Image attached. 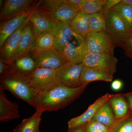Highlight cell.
I'll use <instances>...</instances> for the list:
<instances>
[{
  "mask_svg": "<svg viewBox=\"0 0 132 132\" xmlns=\"http://www.w3.org/2000/svg\"><path fill=\"white\" fill-rule=\"evenodd\" d=\"M87 85L70 88L59 84L49 92L39 94L36 101V111H56L64 108L79 98Z\"/></svg>",
  "mask_w": 132,
  "mask_h": 132,
  "instance_id": "6da1fadb",
  "label": "cell"
},
{
  "mask_svg": "<svg viewBox=\"0 0 132 132\" xmlns=\"http://www.w3.org/2000/svg\"><path fill=\"white\" fill-rule=\"evenodd\" d=\"M5 90L35 108L39 93L31 85L28 77L19 73L12 68L0 76V90Z\"/></svg>",
  "mask_w": 132,
  "mask_h": 132,
  "instance_id": "7a4b0ae2",
  "label": "cell"
},
{
  "mask_svg": "<svg viewBox=\"0 0 132 132\" xmlns=\"http://www.w3.org/2000/svg\"><path fill=\"white\" fill-rule=\"evenodd\" d=\"M86 39L87 53L114 55L117 45L114 39L106 31L89 32Z\"/></svg>",
  "mask_w": 132,
  "mask_h": 132,
  "instance_id": "3957f363",
  "label": "cell"
},
{
  "mask_svg": "<svg viewBox=\"0 0 132 132\" xmlns=\"http://www.w3.org/2000/svg\"><path fill=\"white\" fill-rule=\"evenodd\" d=\"M28 78L39 94L49 92L59 85L55 69L38 68Z\"/></svg>",
  "mask_w": 132,
  "mask_h": 132,
  "instance_id": "277c9868",
  "label": "cell"
},
{
  "mask_svg": "<svg viewBox=\"0 0 132 132\" xmlns=\"http://www.w3.org/2000/svg\"><path fill=\"white\" fill-rule=\"evenodd\" d=\"M83 67L82 63L74 64L68 62L57 68L56 77L59 84L70 88L82 86L80 76Z\"/></svg>",
  "mask_w": 132,
  "mask_h": 132,
  "instance_id": "5b68a950",
  "label": "cell"
},
{
  "mask_svg": "<svg viewBox=\"0 0 132 132\" xmlns=\"http://www.w3.org/2000/svg\"><path fill=\"white\" fill-rule=\"evenodd\" d=\"M38 1L32 0H6L4 1L0 12L1 22L6 21L30 12L38 5Z\"/></svg>",
  "mask_w": 132,
  "mask_h": 132,
  "instance_id": "8992f818",
  "label": "cell"
},
{
  "mask_svg": "<svg viewBox=\"0 0 132 132\" xmlns=\"http://www.w3.org/2000/svg\"><path fill=\"white\" fill-rule=\"evenodd\" d=\"M37 68L57 69L68 62L63 55L55 48L42 51L35 52L31 55Z\"/></svg>",
  "mask_w": 132,
  "mask_h": 132,
  "instance_id": "52a82bcc",
  "label": "cell"
},
{
  "mask_svg": "<svg viewBox=\"0 0 132 132\" xmlns=\"http://www.w3.org/2000/svg\"><path fill=\"white\" fill-rule=\"evenodd\" d=\"M118 60L114 55L87 53L83 58V67L105 69L113 75L116 72Z\"/></svg>",
  "mask_w": 132,
  "mask_h": 132,
  "instance_id": "ba28073f",
  "label": "cell"
},
{
  "mask_svg": "<svg viewBox=\"0 0 132 132\" xmlns=\"http://www.w3.org/2000/svg\"><path fill=\"white\" fill-rule=\"evenodd\" d=\"M86 53V38L75 34L73 39L64 48L62 54L68 62L79 64L82 63Z\"/></svg>",
  "mask_w": 132,
  "mask_h": 132,
  "instance_id": "9c48e42d",
  "label": "cell"
},
{
  "mask_svg": "<svg viewBox=\"0 0 132 132\" xmlns=\"http://www.w3.org/2000/svg\"><path fill=\"white\" fill-rule=\"evenodd\" d=\"M35 38L32 23L29 19L22 32L19 44L12 60L31 55L35 52Z\"/></svg>",
  "mask_w": 132,
  "mask_h": 132,
  "instance_id": "30bf717a",
  "label": "cell"
},
{
  "mask_svg": "<svg viewBox=\"0 0 132 132\" xmlns=\"http://www.w3.org/2000/svg\"><path fill=\"white\" fill-rule=\"evenodd\" d=\"M106 15V31L114 39L115 42L131 33L121 17L113 8Z\"/></svg>",
  "mask_w": 132,
  "mask_h": 132,
  "instance_id": "8fae6325",
  "label": "cell"
},
{
  "mask_svg": "<svg viewBox=\"0 0 132 132\" xmlns=\"http://www.w3.org/2000/svg\"><path fill=\"white\" fill-rule=\"evenodd\" d=\"M109 96L110 94H106L100 97L90 105L84 113L70 119L68 122V129L84 126L90 122L98 110L108 101Z\"/></svg>",
  "mask_w": 132,
  "mask_h": 132,
  "instance_id": "7c38bea8",
  "label": "cell"
},
{
  "mask_svg": "<svg viewBox=\"0 0 132 132\" xmlns=\"http://www.w3.org/2000/svg\"><path fill=\"white\" fill-rule=\"evenodd\" d=\"M81 9L80 7L70 5L66 0L64 4L54 11L42 13L52 20L71 25Z\"/></svg>",
  "mask_w": 132,
  "mask_h": 132,
  "instance_id": "4fadbf2b",
  "label": "cell"
},
{
  "mask_svg": "<svg viewBox=\"0 0 132 132\" xmlns=\"http://www.w3.org/2000/svg\"><path fill=\"white\" fill-rule=\"evenodd\" d=\"M51 32L54 35V47L62 54L64 48L75 35L71 25L56 21Z\"/></svg>",
  "mask_w": 132,
  "mask_h": 132,
  "instance_id": "5bb4252c",
  "label": "cell"
},
{
  "mask_svg": "<svg viewBox=\"0 0 132 132\" xmlns=\"http://www.w3.org/2000/svg\"><path fill=\"white\" fill-rule=\"evenodd\" d=\"M29 20L32 26L35 39L41 33L51 32L56 23V21L52 20L43 14L37 6L31 13Z\"/></svg>",
  "mask_w": 132,
  "mask_h": 132,
  "instance_id": "9a60e30c",
  "label": "cell"
},
{
  "mask_svg": "<svg viewBox=\"0 0 132 132\" xmlns=\"http://www.w3.org/2000/svg\"><path fill=\"white\" fill-rule=\"evenodd\" d=\"M29 18L24 22L17 30L12 33L1 47V58L5 61L10 62L13 59L22 32Z\"/></svg>",
  "mask_w": 132,
  "mask_h": 132,
  "instance_id": "2e32d148",
  "label": "cell"
},
{
  "mask_svg": "<svg viewBox=\"0 0 132 132\" xmlns=\"http://www.w3.org/2000/svg\"><path fill=\"white\" fill-rule=\"evenodd\" d=\"M34 10L15 16L8 20L1 22L0 24L1 47L9 36L17 30L24 22L29 18Z\"/></svg>",
  "mask_w": 132,
  "mask_h": 132,
  "instance_id": "e0dca14e",
  "label": "cell"
},
{
  "mask_svg": "<svg viewBox=\"0 0 132 132\" xmlns=\"http://www.w3.org/2000/svg\"><path fill=\"white\" fill-rule=\"evenodd\" d=\"M113 78V75L107 70L93 67H83L80 76L82 85H86L97 81L111 82Z\"/></svg>",
  "mask_w": 132,
  "mask_h": 132,
  "instance_id": "ac0fdd59",
  "label": "cell"
},
{
  "mask_svg": "<svg viewBox=\"0 0 132 132\" xmlns=\"http://www.w3.org/2000/svg\"><path fill=\"white\" fill-rule=\"evenodd\" d=\"M17 103L10 101L4 91L0 90V121L5 122L20 118Z\"/></svg>",
  "mask_w": 132,
  "mask_h": 132,
  "instance_id": "d6986e66",
  "label": "cell"
},
{
  "mask_svg": "<svg viewBox=\"0 0 132 132\" xmlns=\"http://www.w3.org/2000/svg\"><path fill=\"white\" fill-rule=\"evenodd\" d=\"M108 102L112 108L116 121L120 120L131 113L124 94H110Z\"/></svg>",
  "mask_w": 132,
  "mask_h": 132,
  "instance_id": "ffe728a7",
  "label": "cell"
},
{
  "mask_svg": "<svg viewBox=\"0 0 132 132\" xmlns=\"http://www.w3.org/2000/svg\"><path fill=\"white\" fill-rule=\"evenodd\" d=\"M9 62L14 70L28 77L38 68L36 62L31 55L16 58Z\"/></svg>",
  "mask_w": 132,
  "mask_h": 132,
  "instance_id": "44dd1931",
  "label": "cell"
},
{
  "mask_svg": "<svg viewBox=\"0 0 132 132\" xmlns=\"http://www.w3.org/2000/svg\"><path fill=\"white\" fill-rule=\"evenodd\" d=\"M92 121L102 123L112 129L116 123L114 114L108 101L100 108Z\"/></svg>",
  "mask_w": 132,
  "mask_h": 132,
  "instance_id": "7402d4cb",
  "label": "cell"
},
{
  "mask_svg": "<svg viewBox=\"0 0 132 132\" xmlns=\"http://www.w3.org/2000/svg\"><path fill=\"white\" fill-rule=\"evenodd\" d=\"M90 15L81 9L71 24L73 32L86 38L89 32V19Z\"/></svg>",
  "mask_w": 132,
  "mask_h": 132,
  "instance_id": "603a6c76",
  "label": "cell"
},
{
  "mask_svg": "<svg viewBox=\"0 0 132 132\" xmlns=\"http://www.w3.org/2000/svg\"><path fill=\"white\" fill-rule=\"evenodd\" d=\"M42 113L36 111L31 117L24 119L14 130L16 132H40L39 127Z\"/></svg>",
  "mask_w": 132,
  "mask_h": 132,
  "instance_id": "cb8c5ba5",
  "label": "cell"
},
{
  "mask_svg": "<svg viewBox=\"0 0 132 132\" xmlns=\"http://www.w3.org/2000/svg\"><path fill=\"white\" fill-rule=\"evenodd\" d=\"M89 32L106 31V15L102 10L101 12L90 15L89 19Z\"/></svg>",
  "mask_w": 132,
  "mask_h": 132,
  "instance_id": "d4e9b609",
  "label": "cell"
},
{
  "mask_svg": "<svg viewBox=\"0 0 132 132\" xmlns=\"http://www.w3.org/2000/svg\"><path fill=\"white\" fill-rule=\"evenodd\" d=\"M35 52H40L54 47V37L51 32L40 34L35 39Z\"/></svg>",
  "mask_w": 132,
  "mask_h": 132,
  "instance_id": "484cf974",
  "label": "cell"
},
{
  "mask_svg": "<svg viewBox=\"0 0 132 132\" xmlns=\"http://www.w3.org/2000/svg\"><path fill=\"white\" fill-rule=\"evenodd\" d=\"M113 9L123 20L129 32L132 33V6L120 2Z\"/></svg>",
  "mask_w": 132,
  "mask_h": 132,
  "instance_id": "4316f807",
  "label": "cell"
},
{
  "mask_svg": "<svg viewBox=\"0 0 132 132\" xmlns=\"http://www.w3.org/2000/svg\"><path fill=\"white\" fill-rule=\"evenodd\" d=\"M107 0H85L81 9L91 15L101 12Z\"/></svg>",
  "mask_w": 132,
  "mask_h": 132,
  "instance_id": "83f0119b",
  "label": "cell"
},
{
  "mask_svg": "<svg viewBox=\"0 0 132 132\" xmlns=\"http://www.w3.org/2000/svg\"><path fill=\"white\" fill-rule=\"evenodd\" d=\"M111 132H132V113L117 121Z\"/></svg>",
  "mask_w": 132,
  "mask_h": 132,
  "instance_id": "f1b7e54d",
  "label": "cell"
},
{
  "mask_svg": "<svg viewBox=\"0 0 132 132\" xmlns=\"http://www.w3.org/2000/svg\"><path fill=\"white\" fill-rule=\"evenodd\" d=\"M116 45L121 48L126 56L132 59V33L116 41Z\"/></svg>",
  "mask_w": 132,
  "mask_h": 132,
  "instance_id": "f546056e",
  "label": "cell"
},
{
  "mask_svg": "<svg viewBox=\"0 0 132 132\" xmlns=\"http://www.w3.org/2000/svg\"><path fill=\"white\" fill-rule=\"evenodd\" d=\"M112 129L102 123L91 121L86 126L85 132H111Z\"/></svg>",
  "mask_w": 132,
  "mask_h": 132,
  "instance_id": "4dcf8cb0",
  "label": "cell"
},
{
  "mask_svg": "<svg viewBox=\"0 0 132 132\" xmlns=\"http://www.w3.org/2000/svg\"><path fill=\"white\" fill-rule=\"evenodd\" d=\"M121 0H107L106 3L104 5L103 10L105 14L115 6L120 3Z\"/></svg>",
  "mask_w": 132,
  "mask_h": 132,
  "instance_id": "1f68e13d",
  "label": "cell"
},
{
  "mask_svg": "<svg viewBox=\"0 0 132 132\" xmlns=\"http://www.w3.org/2000/svg\"><path fill=\"white\" fill-rule=\"evenodd\" d=\"M123 83L120 80L116 79L113 80L111 84V87L114 91H118L121 90L123 87Z\"/></svg>",
  "mask_w": 132,
  "mask_h": 132,
  "instance_id": "d6a6232c",
  "label": "cell"
},
{
  "mask_svg": "<svg viewBox=\"0 0 132 132\" xmlns=\"http://www.w3.org/2000/svg\"><path fill=\"white\" fill-rule=\"evenodd\" d=\"M124 94L125 98L127 101L130 111L132 113V92Z\"/></svg>",
  "mask_w": 132,
  "mask_h": 132,
  "instance_id": "836d02e7",
  "label": "cell"
},
{
  "mask_svg": "<svg viewBox=\"0 0 132 132\" xmlns=\"http://www.w3.org/2000/svg\"><path fill=\"white\" fill-rule=\"evenodd\" d=\"M85 1V0H68L69 4L75 6L80 7Z\"/></svg>",
  "mask_w": 132,
  "mask_h": 132,
  "instance_id": "e575fe53",
  "label": "cell"
},
{
  "mask_svg": "<svg viewBox=\"0 0 132 132\" xmlns=\"http://www.w3.org/2000/svg\"><path fill=\"white\" fill-rule=\"evenodd\" d=\"M86 126V125L72 128V129H69L68 132H85Z\"/></svg>",
  "mask_w": 132,
  "mask_h": 132,
  "instance_id": "d590c367",
  "label": "cell"
},
{
  "mask_svg": "<svg viewBox=\"0 0 132 132\" xmlns=\"http://www.w3.org/2000/svg\"><path fill=\"white\" fill-rule=\"evenodd\" d=\"M121 2L132 6V0H121Z\"/></svg>",
  "mask_w": 132,
  "mask_h": 132,
  "instance_id": "8d00e7d4",
  "label": "cell"
},
{
  "mask_svg": "<svg viewBox=\"0 0 132 132\" xmlns=\"http://www.w3.org/2000/svg\"><path fill=\"white\" fill-rule=\"evenodd\" d=\"M13 132H16V131H15V130H14L13 131Z\"/></svg>",
  "mask_w": 132,
  "mask_h": 132,
  "instance_id": "74e56055",
  "label": "cell"
}]
</instances>
